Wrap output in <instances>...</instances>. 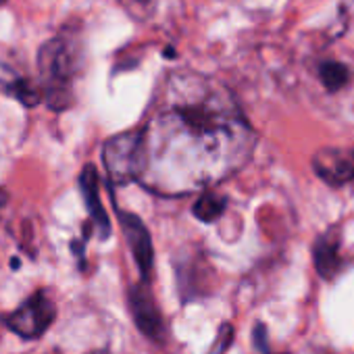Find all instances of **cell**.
<instances>
[{
  "mask_svg": "<svg viewBox=\"0 0 354 354\" xmlns=\"http://www.w3.org/2000/svg\"><path fill=\"white\" fill-rule=\"evenodd\" d=\"M254 144L252 125L223 84L175 71L138 129L133 182L165 196L211 188L250 160Z\"/></svg>",
  "mask_w": 354,
  "mask_h": 354,
  "instance_id": "obj_1",
  "label": "cell"
},
{
  "mask_svg": "<svg viewBox=\"0 0 354 354\" xmlns=\"http://www.w3.org/2000/svg\"><path fill=\"white\" fill-rule=\"evenodd\" d=\"M42 98L53 111H65L73 104L75 53L65 38L48 40L38 53Z\"/></svg>",
  "mask_w": 354,
  "mask_h": 354,
  "instance_id": "obj_2",
  "label": "cell"
},
{
  "mask_svg": "<svg viewBox=\"0 0 354 354\" xmlns=\"http://www.w3.org/2000/svg\"><path fill=\"white\" fill-rule=\"evenodd\" d=\"M55 317H57L55 300L48 296L46 290H38L32 296H28L13 313L5 315L3 323L7 325V329H11L15 335L24 339H38L55 323Z\"/></svg>",
  "mask_w": 354,
  "mask_h": 354,
  "instance_id": "obj_3",
  "label": "cell"
},
{
  "mask_svg": "<svg viewBox=\"0 0 354 354\" xmlns=\"http://www.w3.org/2000/svg\"><path fill=\"white\" fill-rule=\"evenodd\" d=\"M136 148L138 131L117 133L102 146V162L113 184L125 186L136 177Z\"/></svg>",
  "mask_w": 354,
  "mask_h": 354,
  "instance_id": "obj_4",
  "label": "cell"
},
{
  "mask_svg": "<svg viewBox=\"0 0 354 354\" xmlns=\"http://www.w3.org/2000/svg\"><path fill=\"white\" fill-rule=\"evenodd\" d=\"M129 300V310L133 317L136 327L152 342L162 344L167 337V327L162 321V315L156 306V300L152 296L150 283L148 281H138L129 288L127 294Z\"/></svg>",
  "mask_w": 354,
  "mask_h": 354,
  "instance_id": "obj_5",
  "label": "cell"
},
{
  "mask_svg": "<svg viewBox=\"0 0 354 354\" xmlns=\"http://www.w3.org/2000/svg\"><path fill=\"white\" fill-rule=\"evenodd\" d=\"M310 167L329 188H342L354 182V148H321L313 154Z\"/></svg>",
  "mask_w": 354,
  "mask_h": 354,
  "instance_id": "obj_6",
  "label": "cell"
},
{
  "mask_svg": "<svg viewBox=\"0 0 354 354\" xmlns=\"http://www.w3.org/2000/svg\"><path fill=\"white\" fill-rule=\"evenodd\" d=\"M115 211H117V217H119V225L123 230V236H125V242L133 254V261L140 269V277L142 281H150V275H152V263H154V250H152V238L148 234V227L144 225V221L129 213V211H123L115 205Z\"/></svg>",
  "mask_w": 354,
  "mask_h": 354,
  "instance_id": "obj_7",
  "label": "cell"
},
{
  "mask_svg": "<svg viewBox=\"0 0 354 354\" xmlns=\"http://www.w3.org/2000/svg\"><path fill=\"white\" fill-rule=\"evenodd\" d=\"M98 173L94 165H86L80 173V190L86 205V211L90 215V227H96L98 236L106 240L111 236V219L100 203V190H98Z\"/></svg>",
  "mask_w": 354,
  "mask_h": 354,
  "instance_id": "obj_8",
  "label": "cell"
},
{
  "mask_svg": "<svg viewBox=\"0 0 354 354\" xmlns=\"http://www.w3.org/2000/svg\"><path fill=\"white\" fill-rule=\"evenodd\" d=\"M342 236L335 227L323 232L313 244V263L323 279H333L342 271Z\"/></svg>",
  "mask_w": 354,
  "mask_h": 354,
  "instance_id": "obj_9",
  "label": "cell"
},
{
  "mask_svg": "<svg viewBox=\"0 0 354 354\" xmlns=\"http://www.w3.org/2000/svg\"><path fill=\"white\" fill-rule=\"evenodd\" d=\"M227 209V198L215 190H207L203 192V196L194 203L192 207V215L203 221V223H213L217 221Z\"/></svg>",
  "mask_w": 354,
  "mask_h": 354,
  "instance_id": "obj_10",
  "label": "cell"
},
{
  "mask_svg": "<svg viewBox=\"0 0 354 354\" xmlns=\"http://www.w3.org/2000/svg\"><path fill=\"white\" fill-rule=\"evenodd\" d=\"M319 80L327 92H339L350 82V69L337 61H323L319 65Z\"/></svg>",
  "mask_w": 354,
  "mask_h": 354,
  "instance_id": "obj_11",
  "label": "cell"
},
{
  "mask_svg": "<svg viewBox=\"0 0 354 354\" xmlns=\"http://www.w3.org/2000/svg\"><path fill=\"white\" fill-rule=\"evenodd\" d=\"M5 92H7L9 96L17 98V100H19L21 104H26V106H36V104H40V100H42V90H40V86H36V84H32V82H28V80H24V77H19V80L7 84V86H5Z\"/></svg>",
  "mask_w": 354,
  "mask_h": 354,
  "instance_id": "obj_12",
  "label": "cell"
},
{
  "mask_svg": "<svg viewBox=\"0 0 354 354\" xmlns=\"http://www.w3.org/2000/svg\"><path fill=\"white\" fill-rule=\"evenodd\" d=\"M117 3L136 19H146L152 11V0H117Z\"/></svg>",
  "mask_w": 354,
  "mask_h": 354,
  "instance_id": "obj_13",
  "label": "cell"
},
{
  "mask_svg": "<svg viewBox=\"0 0 354 354\" xmlns=\"http://www.w3.org/2000/svg\"><path fill=\"white\" fill-rule=\"evenodd\" d=\"M252 342L254 348L259 350V354H273L271 344H269V333H267V325L265 323H257L252 329Z\"/></svg>",
  "mask_w": 354,
  "mask_h": 354,
  "instance_id": "obj_14",
  "label": "cell"
},
{
  "mask_svg": "<svg viewBox=\"0 0 354 354\" xmlns=\"http://www.w3.org/2000/svg\"><path fill=\"white\" fill-rule=\"evenodd\" d=\"M232 339H234V329H232V325H221V329H219V333H217V339H215V344H213V348H211V354H223L225 350H227V346L232 344Z\"/></svg>",
  "mask_w": 354,
  "mask_h": 354,
  "instance_id": "obj_15",
  "label": "cell"
},
{
  "mask_svg": "<svg viewBox=\"0 0 354 354\" xmlns=\"http://www.w3.org/2000/svg\"><path fill=\"white\" fill-rule=\"evenodd\" d=\"M5 198H7V196H5V192H3V190H0V207H3V205H5Z\"/></svg>",
  "mask_w": 354,
  "mask_h": 354,
  "instance_id": "obj_16",
  "label": "cell"
},
{
  "mask_svg": "<svg viewBox=\"0 0 354 354\" xmlns=\"http://www.w3.org/2000/svg\"><path fill=\"white\" fill-rule=\"evenodd\" d=\"M88 354H106V352H102V350H94V352H88Z\"/></svg>",
  "mask_w": 354,
  "mask_h": 354,
  "instance_id": "obj_17",
  "label": "cell"
},
{
  "mask_svg": "<svg viewBox=\"0 0 354 354\" xmlns=\"http://www.w3.org/2000/svg\"><path fill=\"white\" fill-rule=\"evenodd\" d=\"M5 3H7V0H0V7H3V5H5Z\"/></svg>",
  "mask_w": 354,
  "mask_h": 354,
  "instance_id": "obj_18",
  "label": "cell"
}]
</instances>
